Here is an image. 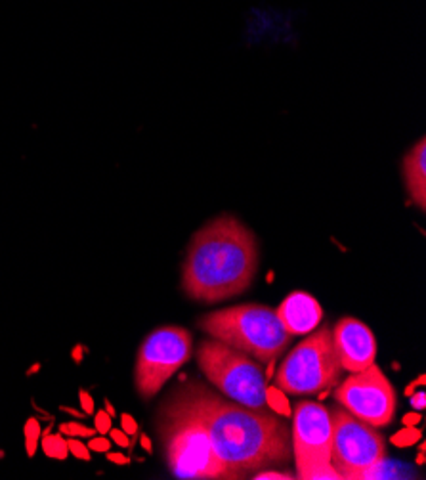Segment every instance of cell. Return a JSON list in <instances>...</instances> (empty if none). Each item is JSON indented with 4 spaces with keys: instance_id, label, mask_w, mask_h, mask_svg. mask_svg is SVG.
Listing matches in <instances>:
<instances>
[{
    "instance_id": "obj_18",
    "label": "cell",
    "mask_w": 426,
    "mask_h": 480,
    "mask_svg": "<svg viewBox=\"0 0 426 480\" xmlns=\"http://www.w3.org/2000/svg\"><path fill=\"white\" fill-rule=\"evenodd\" d=\"M60 433L63 436H71V438H90V436L96 434V431L90 429V427L80 425V423H62Z\"/></svg>"
},
{
    "instance_id": "obj_22",
    "label": "cell",
    "mask_w": 426,
    "mask_h": 480,
    "mask_svg": "<svg viewBox=\"0 0 426 480\" xmlns=\"http://www.w3.org/2000/svg\"><path fill=\"white\" fill-rule=\"evenodd\" d=\"M109 438H111V442L115 444V446H121V448H130V438H128V434L124 433L123 429H109Z\"/></svg>"
},
{
    "instance_id": "obj_25",
    "label": "cell",
    "mask_w": 426,
    "mask_h": 480,
    "mask_svg": "<svg viewBox=\"0 0 426 480\" xmlns=\"http://www.w3.org/2000/svg\"><path fill=\"white\" fill-rule=\"evenodd\" d=\"M420 419H423V415H420L417 410L409 411V413H405V415H403V425L405 427H417L418 423H420Z\"/></svg>"
},
{
    "instance_id": "obj_14",
    "label": "cell",
    "mask_w": 426,
    "mask_h": 480,
    "mask_svg": "<svg viewBox=\"0 0 426 480\" xmlns=\"http://www.w3.org/2000/svg\"><path fill=\"white\" fill-rule=\"evenodd\" d=\"M39 446H42V452H44L48 457L58 459V461H65V459L69 457L67 440L63 438L62 433H56V434L46 433L42 438H40Z\"/></svg>"
},
{
    "instance_id": "obj_1",
    "label": "cell",
    "mask_w": 426,
    "mask_h": 480,
    "mask_svg": "<svg viewBox=\"0 0 426 480\" xmlns=\"http://www.w3.org/2000/svg\"><path fill=\"white\" fill-rule=\"evenodd\" d=\"M178 396L205 425L212 449L235 479L271 469L293 456L291 431L270 410L224 400L197 383L180 390Z\"/></svg>"
},
{
    "instance_id": "obj_28",
    "label": "cell",
    "mask_w": 426,
    "mask_h": 480,
    "mask_svg": "<svg viewBox=\"0 0 426 480\" xmlns=\"http://www.w3.org/2000/svg\"><path fill=\"white\" fill-rule=\"evenodd\" d=\"M255 479H291V477H289V474H285V472L264 471V472H260L258 477H255Z\"/></svg>"
},
{
    "instance_id": "obj_16",
    "label": "cell",
    "mask_w": 426,
    "mask_h": 480,
    "mask_svg": "<svg viewBox=\"0 0 426 480\" xmlns=\"http://www.w3.org/2000/svg\"><path fill=\"white\" fill-rule=\"evenodd\" d=\"M24 434H25V452H27V456L33 457L35 454H37V448H39V444H40V434H42L39 419H35V417L27 419Z\"/></svg>"
},
{
    "instance_id": "obj_20",
    "label": "cell",
    "mask_w": 426,
    "mask_h": 480,
    "mask_svg": "<svg viewBox=\"0 0 426 480\" xmlns=\"http://www.w3.org/2000/svg\"><path fill=\"white\" fill-rule=\"evenodd\" d=\"M111 427H113V417L109 415L108 411H96V415H94V429H96V433L108 434Z\"/></svg>"
},
{
    "instance_id": "obj_27",
    "label": "cell",
    "mask_w": 426,
    "mask_h": 480,
    "mask_svg": "<svg viewBox=\"0 0 426 480\" xmlns=\"http://www.w3.org/2000/svg\"><path fill=\"white\" fill-rule=\"evenodd\" d=\"M108 459L115 465H128V461H130L124 454H115V452H108Z\"/></svg>"
},
{
    "instance_id": "obj_10",
    "label": "cell",
    "mask_w": 426,
    "mask_h": 480,
    "mask_svg": "<svg viewBox=\"0 0 426 480\" xmlns=\"http://www.w3.org/2000/svg\"><path fill=\"white\" fill-rule=\"evenodd\" d=\"M334 398L354 417L371 427H386L395 413L394 387L379 365L371 364L350 375L334 390Z\"/></svg>"
},
{
    "instance_id": "obj_5",
    "label": "cell",
    "mask_w": 426,
    "mask_h": 480,
    "mask_svg": "<svg viewBox=\"0 0 426 480\" xmlns=\"http://www.w3.org/2000/svg\"><path fill=\"white\" fill-rule=\"evenodd\" d=\"M342 365L333 342V331L321 327L308 335L279 365L273 385L285 395H316L339 385Z\"/></svg>"
},
{
    "instance_id": "obj_30",
    "label": "cell",
    "mask_w": 426,
    "mask_h": 480,
    "mask_svg": "<svg viewBox=\"0 0 426 480\" xmlns=\"http://www.w3.org/2000/svg\"><path fill=\"white\" fill-rule=\"evenodd\" d=\"M139 438H142V446H144V448L148 449V452H151V449H153V448H151V440H149V438H148V436H146V434H142Z\"/></svg>"
},
{
    "instance_id": "obj_15",
    "label": "cell",
    "mask_w": 426,
    "mask_h": 480,
    "mask_svg": "<svg viewBox=\"0 0 426 480\" xmlns=\"http://www.w3.org/2000/svg\"><path fill=\"white\" fill-rule=\"evenodd\" d=\"M266 406H268V410L273 411L275 415H285V417H289V415L293 413L285 392L279 387H275V385H268V387H266Z\"/></svg>"
},
{
    "instance_id": "obj_17",
    "label": "cell",
    "mask_w": 426,
    "mask_h": 480,
    "mask_svg": "<svg viewBox=\"0 0 426 480\" xmlns=\"http://www.w3.org/2000/svg\"><path fill=\"white\" fill-rule=\"evenodd\" d=\"M420 436H423V433L418 431L417 427H405L400 433H395L394 436L390 438V442H392L394 446H398V448H407V446H413L415 442L420 440Z\"/></svg>"
},
{
    "instance_id": "obj_9",
    "label": "cell",
    "mask_w": 426,
    "mask_h": 480,
    "mask_svg": "<svg viewBox=\"0 0 426 480\" xmlns=\"http://www.w3.org/2000/svg\"><path fill=\"white\" fill-rule=\"evenodd\" d=\"M293 456L298 479H339L331 465V410L300 402L293 415Z\"/></svg>"
},
{
    "instance_id": "obj_12",
    "label": "cell",
    "mask_w": 426,
    "mask_h": 480,
    "mask_svg": "<svg viewBox=\"0 0 426 480\" xmlns=\"http://www.w3.org/2000/svg\"><path fill=\"white\" fill-rule=\"evenodd\" d=\"M278 316L291 337L293 335H308L319 326L323 317V308L312 295L304 291L291 293L279 304Z\"/></svg>"
},
{
    "instance_id": "obj_8",
    "label": "cell",
    "mask_w": 426,
    "mask_h": 480,
    "mask_svg": "<svg viewBox=\"0 0 426 480\" xmlns=\"http://www.w3.org/2000/svg\"><path fill=\"white\" fill-rule=\"evenodd\" d=\"M191 356V333L178 326H163L142 342L136 358V390L142 398L153 396Z\"/></svg>"
},
{
    "instance_id": "obj_26",
    "label": "cell",
    "mask_w": 426,
    "mask_h": 480,
    "mask_svg": "<svg viewBox=\"0 0 426 480\" xmlns=\"http://www.w3.org/2000/svg\"><path fill=\"white\" fill-rule=\"evenodd\" d=\"M411 398V406L415 408V410H425V406H426V402H425V398H426V395L425 392H417V395H411L409 396Z\"/></svg>"
},
{
    "instance_id": "obj_21",
    "label": "cell",
    "mask_w": 426,
    "mask_h": 480,
    "mask_svg": "<svg viewBox=\"0 0 426 480\" xmlns=\"http://www.w3.org/2000/svg\"><path fill=\"white\" fill-rule=\"evenodd\" d=\"M86 446L92 452H98V454H108L111 446H113V442H111V438H105L103 434H100V436L94 434V436H90V440H88Z\"/></svg>"
},
{
    "instance_id": "obj_13",
    "label": "cell",
    "mask_w": 426,
    "mask_h": 480,
    "mask_svg": "<svg viewBox=\"0 0 426 480\" xmlns=\"http://www.w3.org/2000/svg\"><path fill=\"white\" fill-rule=\"evenodd\" d=\"M403 179L409 192L411 201L418 209L426 207V142L420 138L403 157Z\"/></svg>"
},
{
    "instance_id": "obj_32",
    "label": "cell",
    "mask_w": 426,
    "mask_h": 480,
    "mask_svg": "<svg viewBox=\"0 0 426 480\" xmlns=\"http://www.w3.org/2000/svg\"><path fill=\"white\" fill-rule=\"evenodd\" d=\"M417 385H418V381H413V383H409V387L405 388V395H407V396L413 395V392H415V387H417Z\"/></svg>"
},
{
    "instance_id": "obj_24",
    "label": "cell",
    "mask_w": 426,
    "mask_h": 480,
    "mask_svg": "<svg viewBox=\"0 0 426 480\" xmlns=\"http://www.w3.org/2000/svg\"><path fill=\"white\" fill-rule=\"evenodd\" d=\"M78 398H80V404H83V411H85L86 415H92L94 410H96L92 396L88 395L86 390H78Z\"/></svg>"
},
{
    "instance_id": "obj_29",
    "label": "cell",
    "mask_w": 426,
    "mask_h": 480,
    "mask_svg": "<svg viewBox=\"0 0 426 480\" xmlns=\"http://www.w3.org/2000/svg\"><path fill=\"white\" fill-rule=\"evenodd\" d=\"M63 411H65V413H71V415H75V417H86L85 411H77V410H73V408H63Z\"/></svg>"
},
{
    "instance_id": "obj_2",
    "label": "cell",
    "mask_w": 426,
    "mask_h": 480,
    "mask_svg": "<svg viewBox=\"0 0 426 480\" xmlns=\"http://www.w3.org/2000/svg\"><path fill=\"white\" fill-rule=\"evenodd\" d=\"M258 270L255 233L230 215L197 230L182 266V287L189 299L220 302L247 291Z\"/></svg>"
},
{
    "instance_id": "obj_33",
    "label": "cell",
    "mask_w": 426,
    "mask_h": 480,
    "mask_svg": "<svg viewBox=\"0 0 426 480\" xmlns=\"http://www.w3.org/2000/svg\"><path fill=\"white\" fill-rule=\"evenodd\" d=\"M417 463L418 465L425 463V452H420V454H418V456H417Z\"/></svg>"
},
{
    "instance_id": "obj_23",
    "label": "cell",
    "mask_w": 426,
    "mask_h": 480,
    "mask_svg": "<svg viewBox=\"0 0 426 480\" xmlns=\"http://www.w3.org/2000/svg\"><path fill=\"white\" fill-rule=\"evenodd\" d=\"M121 429H123L128 436H132V434L138 433V423H136V419L132 417L130 413H123V415H121Z\"/></svg>"
},
{
    "instance_id": "obj_3",
    "label": "cell",
    "mask_w": 426,
    "mask_h": 480,
    "mask_svg": "<svg viewBox=\"0 0 426 480\" xmlns=\"http://www.w3.org/2000/svg\"><path fill=\"white\" fill-rule=\"evenodd\" d=\"M159 429L169 467L178 479H235L218 459L205 425L180 396L164 404Z\"/></svg>"
},
{
    "instance_id": "obj_7",
    "label": "cell",
    "mask_w": 426,
    "mask_h": 480,
    "mask_svg": "<svg viewBox=\"0 0 426 480\" xmlns=\"http://www.w3.org/2000/svg\"><path fill=\"white\" fill-rule=\"evenodd\" d=\"M331 465L339 479H367L382 463L386 452L384 438L346 410H331Z\"/></svg>"
},
{
    "instance_id": "obj_4",
    "label": "cell",
    "mask_w": 426,
    "mask_h": 480,
    "mask_svg": "<svg viewBox=\"0 0 426 480\" xmlns=\"http://www.w3.org/2000/svg\"><path fill=\"white\" fill-rule=\"evenodd\" d=\"M199 327L210 339L225 342L260 362H273L291 341L278 312L264 304H237L210 312L199 320Z\"/></svg>"
},
{
    "instance_id": "obj_31",
    "label": "cell",
    "mask_w": 426,
    "mask_h": 480,
    "mask_svg": "<svg viewBox=\"0 0 426 480\" xmlns=\"http://www.w3.org/2000/svg\"><path fill=\"white\" fill-rule=\"evenodd\" d=\"M105 411H108L111 417H115V415H117L115 408H113V404L109 402V398H108V400H105Z\"/></svg>"
},
{
    "instance_id": "obj_6",
    "label": "cell",
    "mask_w": 426,
    "mask_h": 480,
    "mask_svg": "<svg viewBox=\"0 0 426 480\" xmlns=\"http://www.w3.org/2000/svg\"><path fill=\"white\" fill-rule=\"evenodd\" d=\"M197 362L207 379L230 400L253 410H268L266 375L245 352L216 339H207L199 349Z\"/></svg>"
},
{
    "instance_id": "obj_11",
    "label": "cell",
    "mask_w": 426,
    "mask_h": 480,
    "mask_svg": "<svg viewBox=\"0 0 426 480\" xmlns=\"http://www.w3.org/2000/svg\"><path fill=\"white\" fill-rule=\"evenodd\" d=\"M333 331V342L344 372L356 373L375 364L377 341L375 335L364 322L356 317H342L336 322Z\"/></svg>"
},
{
    "instance_id": "obj_19",
    "label": "cell",
    "mask_w": 426,
    "mask_h": 480,
    "mask_svg": "<svg viewBox=\"0 0 426 480\" xmlns=\"http://www.w3.org/2000/svg\"><path fill=\"white\" fill-rule=\"evenodd\" d=\"M67 448H69V454H73L80 461H90V448L86 444H83L80 438H69Z\"/></svg>"
}]
</instances>
